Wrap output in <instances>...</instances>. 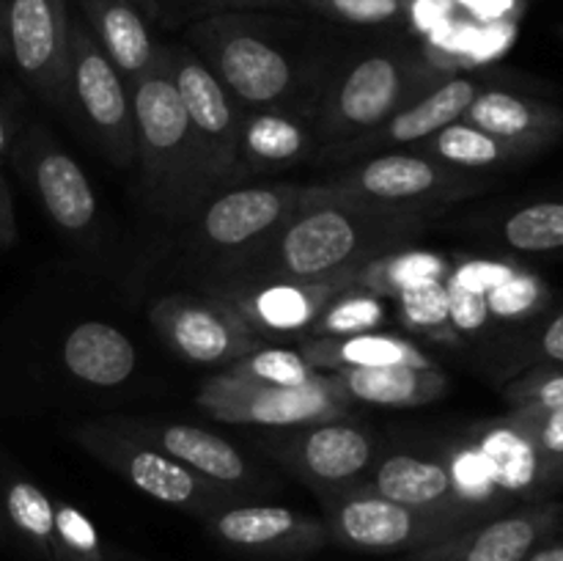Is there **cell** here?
Listing matches in <instances>:
<instances>
[{"mask_svg": "<svg viewBox=\"0 0 563 561\" xmlns=\"http://www.w3.org/2000/svg\"><path fill=\"white\" fill-rule=\"evenodd\" d=\"M64 369L97 388H115L135 372V344L119 328L99 319L75 324L60 346Z\"/></svg>", "mask_w": 563, "mask_h": 561, "instance_id": "27", "label": "cell"}, {"mask_svg": "<svg viewBox=\"0 0 563 561\" xmlns=\"http://www.w3.org/2000/svg\"><path fill=\"white\" fill-rule=\"evenodd\" d=\"M69 94L71 110L86 121L110 163L130 168L135 163L130 86L80 16H71Z\"/></svg>", "mask_w": 563, "mask_h": 561, "instance_id": "10", "label": "cell"}, {"mask_svg": "<svg viewBox=\"0 0 563 561\" xmlns=\"http://www.w3.org/2000/svg\"><path fill=\"white\" fill-rule=\"evenodd\" d=\"M220 6H236V9H275V0H220Z\"/></svg>", "mask_w": 563, "mask_h": 561, "instance_id": "47", "label": "cell"}, {"mask_svg": "<svg viewBox=\"0 0 563 561\" xmlns=\"http://www.w3.org/2000/svg\"><path fill=\"white\" fill-rule=\"evenodd\" d=\"M196 3L209 6V9H220V0H196Z\"/></svg>", "mask_w": 563, "mask_h": 561, "instance_id": "50", "label": "cell"}, {"mask_svg": "<svg viewBox=\"0 0 563 561\" xmlns=\"http://www.w3.org/2000/svg\"><path fill=\"white\" fill-rule=\"evenodd\" d=\"M300 352L317 372L333 374L341 369H377L396 366V363H412V366H434L412 341L388 333H357L339 336V339H313L302 341Z\"/></svg>", "mask_w": 563, "mask_h": 561, "instance_id": "28", "label": "cell"}, {"mask_svg": "<svg viewBox=\"0 0 563 561\" xmlns=\"http://www.w3.org/2000/svg\"><path fill=\"white\" fill-rule=\"evenodd\" d=\"M3 512L16 537L42 561H64L55 531V501L31 479L14 476L3 484Z\"/></svg>", "mask_w": 563, "mask_h": 561, "instance_id": "30", "label": "cell"}, {"mask_svg": "<svg viewBox=\"0 0 563 561\" xmlns=\"http://www.w3.org/2000/svg\"><path fill=\"white\" fill-rule=\"evenodd\" d=\"M223 372L258 385H275V388H302L313 383L322 372L306 361L300 350H284V346H258L245 358L225 366Z\"/></svg>", "mask_w": 563, "mask_h": 561, "instance_id": "35", "label": "cell"}, {"mask_svg": "<svg viewBox=\"0 0 563 561\" xmlns=\"http://www.w3.org/2000/svg\"><path fill=\"white\" fill-rule=\"evenodd\" d=\"M487 187V176L451 168L427 154L388 152L352 165L330 179L306 185V201L443 212L451 204L478 196Z\"/></svg>", "mask_w": 563, "mask_h": 561, "instance_id": "5", "label": "cell"}, {"mask_svg": "<svg viewBox=\"0 0 563 561\" xmlns=\"http://www.w3.org/2000/svg\"><path fill=\"white\" fill-rule=\"evenodd\" d=\"M16 152H20L25 179L31 182L38 204L53 220L55 229L69 240H91L97 234L99 207L91 182H88L86 170L77 165V160L64 152L49 132L38 130V127H31L22 135Z\"/></svg>", "mask_w": 563, "mask_h": 561, "instance_id": "15", "label": "cell"}, {"mask_svg": "<svg viewBox=\"0 0 563 561\" xmlns=\"http://www.w3.org/2000/svg\"><path fill=\"white\" fill-rule=\"evenodd\" d=\"M69 0H5L9 61L36 97L71 116Z\"/></svg>", "mask_w": 563, "mask_h": 561, "instance_id": "12", "label": "cell"}, {"mask_svg": "<svg viewBox=\"0 0 563 561\" xmlns=\"http://www.w3.org/2000/svg\"><path fill=\"white\" fill-rule=\"evenodd\" d=\"M135 438L146 440L154 449L165 451L181 462L185 468L196 471L198 476L220 484V487L240 493L262 484L247 457L220 435L209 429L192 427V424H148V421H115Z\"/></svg>", "mask_w": 563, "mask_h": 561, "instance_id": "20", "label": "cell"}, {"mask_svg": "<svg viewBox=\"0 0 563 561\" xmlns=\"http://www.w3.org/2000/svg\"><path fill=\"white\" fill-rule=\"evenodd\" d=\"M82 22L93 33L124 80L159 66L163 44L154 42L146 22L130 0H75Z\"/></svg>", "mask_w": 563, "mask_h": 561, "instance_id": "25", "label": "cell"}, {"mask_svg": "<svg viewBox=\"0 0 563 561\" xmlns=\"http://www.w3.org/2000/svg\"><path fill=\"white\" fill-rule=\"evenodd\" d=\"M0 61H9V38H5V0H0Z\"/></svg>", "mask_w": 563, "mask_h": 561, "instance_id": "48", "label": "cell"}, {"mask_svg": "<svg viewBox=\"0 0 563 561\" xmlns=\"http://www.w3.org/2000/svg\"><path fill=\"white\" fill-rule=\"evenodd\" d=\"M148 319L176 355L201 366H231L264 346L262 333L220 295H165L148 308Z\"/></svg>", "mask_w": 563, "mask_h": 561, "instance_id": "11", "label": "cell"}, {"mask_svg": "<svg viewBox=\"0 0 563 561\" xmlns=\"http://www.w3.org/2000/svg\"><path fill=\"white\" fill-rule=\"evenodd\" d=\"M55 531L64 561H108L110 548L102 542L93 522L69 501H55Z\"/></svg>", "mask_w": 563, "mask_h": 561, "instance_id": "40", "label": "cell"}, {"mask_svg": "<svg viewBox=\"0 0 563 561\" xmlns=\"http://www.w3.org/2000/svg\"><path fill=\"white\" fill-rule=\"evenodd\" d=\"M445 292H449V311H451V324L462 336H476L482 330H487L489 319L487 308V295H478V292L465 289V286H456L451 280H445Z\"/></svg>", "mask_w": 563, "mask_h": 561, "instance_id": "42", "label": "cell"}, {"mask_svg": "<svg viewBox=\"0 0 563 561\" xmlns=\"http://www.w3.org/2000/svg\"><path fill=\"white\" fill-rule=\"evenodd\" d=\"M280 11H302L341 25H388L405 14V0H275Z\"/></svg>", "mask_w": 563, "mask_h": 561, "instance_id": "38", "label": "cell"}, {"mask_svg": "<svg viewBox=\"0 0 563 561\" xmlns=\"http://www.w3.org/2000/svg\"><path fill=\"white\" fill-rule=\"evenodd\" d=\"M317 148V138L306 121L284 110H251L240 121V157L236 170L251 174H278L295 168Z\"/></svg>", "mask_w": 563, "mask_h": 561, "instance_id": "24", "label": "cell"}, {"mask_svg": "<svg viewBox=\"0 0 563 561\" xmlns=\"http://www.w3.org/2000/svg\"><path fill=\"white\" fill-rule=\"evenodd\" d=\"M462 121L533 154L544 152L563 138L561 105L506 88H482L462 113Z\"/></svg>", "mask_w": 563, "mask_h": 561, "instance_id": "21", "label": "cell"}, {"mask_svg": "<svg viewBox=\"0 0 563 561\" xmlns=\"http://www.w3.org/2000/svg\"><path fill=\"white\" fill-rule=\"evenodd\" d=\"M16 242V215L14 201H11V190L5 185L3 174H0V251L11 248Z\"/></svg>", "mask_w": 563, "mask_h": 561, "instance_id": "44", "label": "cell"}, {"mask_svg": "<svg viewBox=\"0 0 563 561\" xmlns=\"http://www.w3.org/2000/svg\"><path fill=\"white\" fill-rule=\"evenodd\" d=\"M412 152L427 154V157L438 160V163L451 165L460 170H473V174H484V170H498L506 165L522 163V160L537 157L528 148L506 143L500 138L489 135V132L478 130V127L467 124V121H454V124L443 127L440 132L429 135L427 141L410 146Z\"/></svg>", "mask_w": 563, "mask_h": 561, "instance_id": "29", "label": "cell"}, {"mask_svg": "<svg viewBox=\"0 0 563 561\" xmlns=\"http://www.w3.org/2000/svg\"><path fill=\"white\" fill-rule=\"evenodd\" d=\"M135 113L137 182L148 207L170 220H190L214 182L179 91L163 66L126 80Z\"/></svg>", "mask_w": 563, "mask_h": 561, "instance_id": "2", "label": "cell"}, {"mask_svg": "<svg viewBox=\"0 0 563 561\" xmlns=\"http://www.w3.org/2000/svg\"><path fill=\"white\" fill-rule=\"evenodd\" d=\"M561 517V504L548 498L533 501L412 550L401 561H526L533 548L559 531Z\"/></svg>", "mask_w": 563, "mask_h": 561, "instance_id": "16", "label": "cell"}, {"mask_svg": "<svg viewBox=\"0 0 563 561\" xmlns=\"http://www.w3.org/2000/svg\"><path fill=\"white\" fill-rule=\"evenodd\" d=\"M440 80V72L416 50H366L322 86L313 110V138L324 148L355 141L432 91Z\"/></svg>", "mask_w": 563, "mask_h": 561, "instance_id": "3", "label": "cell"}, {"mask_svg": "<svg viewBox=\"0 0 563 561\" xmlns=\"http://www.w3.org/2000/svg\"><path fill=\"white\" fill-rule=\"evenodd\" d=\"M559 36H561V42H563V22L559 25Z\"/></svg>", "mask_w": 563, "mask_h": 561, "instance_id": "51", "label": "cell"}, {"mask_svg": "<svg viewBox=\"0 0 563 561\" xmlns=\"http://www.w3.org/2000/svg\"><path fill=\"white\" fill-rule=\"evenodd\" d=\"M526 561H563V537H550L544 539L539 548H533V553Z\"/></svg>", "mask_w": 563, "mask_h": 561, "instance_id": "45", "label": "cell"}, {"mask_svg": "<svg viewBox=\"0 0 563 561\" xmlns=\"http://www.w3.org/2000/svg\"><path fill=\"white\" fill-rule=\"evenodd\" d=\"M302 198L306 185L297 182L225 187L187 220L190 245L214 262V273H229L302 207Z\"/></svg>", "mask_w": 563, "mask_h": 561, "instance_id": "7", "label": "cell"}, {"mask_svg": "<svg viewBox=\"0 0 563 561\" xmlns=\"http://www.w3.org/2000/svg\"><path fill=\"white\" fill-rule=\"evenodd\" d=\"M302 482L330 495L357 487V479L374 465V438L366 429L344 421L308 424L264 440Z\"/></svg>", "mask_w": 563, "mask_h": 561, "instance_id": "14", "label": "cell"}, {"mask_svg": "<svg viewBox=\"0 0 563 561\" xmlns=\"http://www.w3.org/2000/svg\"><path fill=\"white\" fill-rule=\"evenodd\" d=\"M324 522L330 542H339L341 548L366 553H412L478 520L460 512H429L396 504L357 484L330 495Z\"/></svg>", "mask_w": 563, "mask_h": 561, "instance_id": "8", "label": "cell"}, {"mask_svg": "<svg viewBox=\"0 0 563 561\" xmlns=\"http://www.w3.org/2000/svg\"><path fill=\"white\" fill-rule=\"evenodd\" d=\"M473 440L487 454L489 465L495 471V482H498L509 506L517 504V501H526V504L544 501L550 490L559 487L537 446L515 424L506 421V416L482 424Z\"/></svg>", "mask_w": 563, "mask_h": 561, "instance_id": "23", "label": "cell"}, {"mask_svg": "<svg viewBox=\"0 0 563 561\" xmlns=\"http://www.w3.org/2000/svg\"><path fill=\"white\" fill-rule=\"evenodd\" d=\"M361 487L396 501V504L416 506V509L460 512L473 520H482L460 501L443 457L390 454L374 468L372 476Z\"/></svg>", "mask_w": 563, "mask_h": 561, "instance_id": "22", "label": "cell"}, {"mask_svg": "<svg viewBox=\"0 0 563 561\" xmlns=\"http://www.w3.org/2000/svg\"><path fill=\"white\" fill-rule=\"evenodd\" d=\"M550 306V289L537 273L517 264L498 286L487 292L493 322H528Z\"/></svg>", "mask_w": 563, "mask_h": 561, "instance_id": "36", "label": "cell"}, {"mask_svg": "<svg viewBox=\"0 0 563 561\" xmlns=\"http://www.w3.org/2000/svg\"><path fill=\"white\" fill-rule=\"evenodd\" d=\"M531 352L542 363H555V366H563V311L553 314V317L544 322V328L539 330L537 339H533Z\"/></svg>", "mask_w": 563, "mask_h": 561, "instance_id": "43", "label": "cell"}, {"mask_svg": "<svg viewBox=\"0 0 563 561\" xmlns=\"http://www.w3.org/2000/svg\"><path fill=\"white\" fill-rule=\"evenodd\" d=\"M500 242L517 253L563 251V198L515 209L498 229Z\"/></svg>", "mask_w": 563, "mask_h": 561, "instance_id": "33", "label": "cell"}, {"mask_svg": "<svg viewBox=\"0 0 563 561\" xmlns=\"http://www.w3.org/2000/svg\"><path fill=\"white\" fill-rule=\"evenodd\" d=\"M449 270V262L440 253L401 248V251L385 253V256L363 264L355 273V286L372 292V295H379L383 300H388V297L396 300L405 292L445 280Z\"/></svg>", "mask_w": 563, "mask_h": 561, "instance_id": "31", "label": "cell"}, {"mask_svg": "<svg viewBox=\"0 0 563 561\" xmlns=\"http://www.w3.org/2000/svg\"><path fill=\"white\" fill-rule=\"evenodd\" d=\"M187 38L231 99L251 110H280L311 86L306 66L256 16H207Z\"/></svg>", "mask_w": 563, "mask_h": 561, "instance_id": "4", "label": "cell"}, {"mask_svg": "<svg viewBox=\"0 0 563 561\" xmlns=\"http://www.w3.org/2000/svg\"><path fill=\"white\" fill-rule=\"evenodd\" d=\"M504 402L509 410H559L563 407V366L537 363L504 385Z\"/></svg>", "mask_w": 563, "mask_h": 561, "instance_id": "39", "label": "cell"}, {"mask_svg": "<svg viewBox=\"0 0 563 561\" xmlns=\"http://www.w3.org/2000/svg\"><path fill=\"white\" fill-rule=\"evenodd\" d=\"M396 302H399L401 322L416 330V333L427 336L432 341H443V344H460L462 341L454 324H451L445 280L405 292L401 297H396Z\"/></svg>", "mask_w": 563, "mask_h": 561, "instance_id": "37", "label": "cell"}, {"mask_svg": "<svg viewBox=\"0 0 563 561\" xmlns=\"http://www.w3.org/2000/svg\"><path fill=\"white\" fill-rule=\"evenodd\" d=\"M196 405L214 421L273 429L344 421L352 410L350 396L341 391L333 374L324 372L302 388H275V385L247 383L229 372H218L201 385Z\"/></svg>", "mask_w": 563, "mask_h": 561, "instance_id": "9", "label": "cell"}, {"mask_svg": "<svg viewBox=\"0 0 563 561\" xmlns=\"http://www.w3.org/2000/svg\"><path fill=\"white\" fill-rule=\"evenodd\" d=\"M350 286L355 275L333 280H220L212 295L229 300L256 333H302Z\"/></svg>", "mask_w": 563, "mask_h": 561, "instance_id": "18", "label": "cell"}, {"mask_svg": "<svg viewBox=\"0 0 563 561\" xmlns=\"http://www.w3.org/2000/svg\"><path fill=\"white\" fill-rule=\"evenodd\" d=\"M388 319L385 300L379 295H372L366 289L350 286L341 292L328 308L317 317L308 333L319 339H339V336H357V333H377Z\"/></svg>", "mask_w": 563, "mask_h": 561, "instance_id": "34", "label": "cell"}, {"mask_svg": "<svg viewBox=\"0 0 563 561\" xmlns=\"http://www.w3.org/2000/svg\"><path fill=\"white\" fill-rule=\"evenodd\" d=\"M71 440L143 495L174 509L190 512L201 520L234 504L231 490L198 476L196 471L176 462L165 451L154 449L146 440L130 435L115 421L80 424L71 429Z\"/></svg>", "mask_w": 563, "mask_h": 561, "instance_id": "6", "label": "cell"}, {"mask_svg": "<svg viewBox=\"0 0 563 561\" xmlns=\"http://www.w3.org/2000/svg\"><path fill=\"white\" fill-rule=\"evenodd\" d=\"M11 148H14V124H11L5 105L0 102V160L9 157Z\"/></svg>", "mask_w": 563, "mask_h": 561, "instance_id": "46", "label": "cell"}, {"mask_svg": "<svg viewBox=\"0 0 563 561\" xmlns=\"http://www.w3.org/2000/svg\"><path fill=\"white\" fill-rule=\"evenodd\" d=\"M478 91H482V82H476L473 77H443L432 91H427L421 99L390 116L383 127L355 138V141L322 148V154L344 160L374 152V148L416 146L443 127L460 121Z\"/></svg>", "mask_w": 563, "mask_h": 561, "instance_id": "19", "label": "cell"}, {"mask_svg": "<svg viewBox=\"0 0 563 561\" xmlns=\"http://www.w3.org/2000/svg\"><path fill=\"white\" fill-rule=\"evenodd\" d=\"M440 212L383 209L341 201H306L220 280H317L355 275L363 264L401 251Z\"/></svg>", "mask_w": 563, "mask_h": 561, "instance_id": "1", "label": "cell"}, {"mask_svg": "<svg viewBox=\"0 0 563 561\" xmlns=\"http://www.w3.org/2000/svg\"><path fill=\"white\" fill-rule=\"evenodd\" d=\"M333 380L341 385L352 402H366L377 407H421L449 394V377L440 366H396L377 369H341L333 372Z\"/></svg>", "mask_w": 563, "mask_h": 561, "instance_id": "26", "label": "cell"}, {"mask_svg": "<svg viewBox=\"0 0 563 561\" xmlns=\"http://www.w3.org/2000/svg\"><path fill=\"white\" fill-rule=\"evenodd\" d=\"M159 66L179 91L190 124L201 143L207 170L214 182V190L234 187L240 179L236 157H240V116L234 99L220 86L209 66L185 44H163Z\"/></svg>", "mask_w": 563, "mask_h": 561, "instance_id": "13", "label": "cell"}, {"mask_svg": "<svg viewBox=\"0 0 563 561\" xmlns=\"http://www.w3.org/2000/svg\"><path fill=\"white\" fill-rule=\"evenodd\" d=\"M506 421L515 424L537 446L555 482L563 484V407L559 410H509Z\"/></svg>", "mask_w": 563, "mask_h": 561, "instance_id": "41", "label": "cell"}, {"mask_svg": "<svg viewBox=\"0 0 563 561\" xmlns=\"http://www.w3.org/2000/svg\"><path fill=\"white\" fill-rule=\"evenodd\" d=\"M203 526L225 548L269 559H300L330 542L324 520L269 504H229Z\"/></svg>", "mask_w": 563, "mask_h": 561, "instance_id": "17", "label": "cell"}, {"mask_svg": "<svg viewBox=\"0 0 563 561\" xmlns=\"http://www.w3.org/2000/svg\"><path fill=\"white\" fill-rule=\"evenodd\" d=\"M443 460L449 465L456 495H460V501L473 515L487 520V517L500 515L509 506V501L500 493L498 482H495L493 465H489L487 454L478 449L476 440H460Z\"/></svg>", "mask_w": 563, "mask_h": 561, "instance_id": "32", "label": "cell"}, {"mask_svg": "<svg viewBox=\"0 0 563 561\" xmlns=\"http://www.w3.org/2000/svg\"><path fill=\"white\" fill-rule=\"evenodd\" d=\"M108 561H137V559H132V556L121 553V550H110V559Z\"/></svg>", "mask_w": 563, "mask_h": 561, "instance_id": "49", "label": "cell"}]
</instances>
